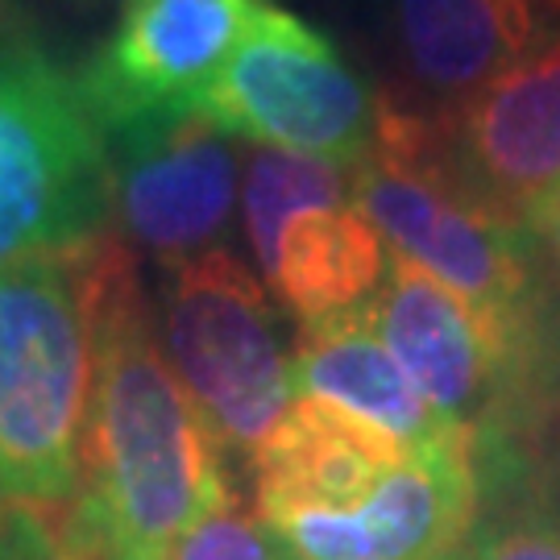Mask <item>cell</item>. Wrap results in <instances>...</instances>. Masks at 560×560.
I'll list each match as a JSON object with an SVG mask.
<instances>
[{
    "label": "cell",
    "instance_id": "2e32d148",
    "mask_svg": "<svg viewBox=\"0 0 560 560\" xmlns=\"http://www.w3.org/2000/svg\"><path fill=\"white\" fill-rule=\"evenodd\" d=\"M460 560H560V515L520 506L481 520Z\"/></svg>",
    "mask_w": 560,
    "mask_h": 560
},
{
    "label": "cell",
    "instance_id": "8992f818",
    "mask_svg": "<svg viewBox=\"0 0 560 560\" xmlns=\"http://www.w3.org/2000/svg\"><path fill=\"white\" fill-rule=\"evenodd\" d=\"M241 233L266 291L300 328L370 307L390 249L353 203V171L254 145L241 166Z\"/></svg>",
    "mask_w": 560,
    "mask_h": 560
},
{
    "label": "cell",
    "instance_id": "d6986e66",
    "mask_svg": "<svg viewBox=\"0 0 560 560\" xmlns=\"http://www.w3.org/2000/svg\"><path fill=\"white\" fill-rule=\"evenodd\" d=\"M548 4V13H560V0H544Z\"/></svg>",
    "mask_w": 560,
    "mask_h": 560
},
{
    "label": "cell",
    "instance_id": "4fadbf2b",
    "mask_svg": "<svg viewBox=\"0 0 560 560\" xmlns=\"http://www.w3.org/2000/svg\"><path fill=\"white\" fill-rule=\"evenodd\" d=\"M390 18L402 62L436 117L548 42L544 0H390Z\"/></svg>",
    "mask_w": 560,
    "mask_h": 560
},
{
    "label": "cell",
    "instance_id": "9a60e30c",
    "mask_svg": "<svg viewBox=\"0 0 560 560\" xmlns=\"http://www.w3.org/2000/svg\"><path fill=\"white\" fill-rule=\"evenodd\" d=\"M166 560H291V552L258 511H245L233 499L191 527Z\"/></svg>",
    "mask_w": 560,
    "mask_h": 560
},
{
    "label": "cell",
    "instance_id": "6da1fadb",
    "mask_svg": "<svg viewBox=\"0 0 560 560\" xmlns=\"http://www.w3.org/2000/svg\"><path fill=\"white\" fill-rule=\"evenodd\" d=\"M224 444L162 353L133 254L104 233L96 370L67 540L80 560H166L233 502Z\"/></svg>",
    "mask_w": 560,
    "mask_h": 560
},
{
    "label": "cell",
    "instance_id": "5b68a950",
    "mask_svg": "<svg viewBox=\"0 0 560 560\" xmlns=\"http://www.w3.org/2000/svg\"><path fill=\"white\" fill-rule=\"evenodd\" d=\"M159 340L224 453L254 457L295 399V345L258 270L229 245L166 266Z\"/></svg>",
    "mask_w": 560,
    "mask_h": 560
},
{
    "label": "cell",
    "instance_id": "7c38bea8",
    "mask_svg": "<svg viewBox=\"0 0 560 560\" xmlns=\"http://www.w3.org/2000/svg\"><path fill=\"white\" fill-rule=\"evenodd\" d=\"M411 448L340 407L295 395L279 428L249 457L261 520L287 511H345L361 502Z\"/></svg>",
    "mask_w": 560,
    "mask_h": 560
},
{
    "label": "cell",
    "instance_id": "30bf717a",
    "mask_svg": "<svg viewBox=\"0 0 560 560\" xmlns=\"http://www.w3.org/2000/svg\"><path fill=\"white\" fill-rule=\"evenodd\" d=\"M474 444L423 448L345 511L266 520L291 560H460L481 523Z\"/></svg>",
    "mask_w": 560,
    "mask_h": 560
},
{
    "label": "cell",
    "instance_id": "5bb4252c",
    "mask_svg": "<svg viewBox=\"0 0 560 560\" xmlns=\"http://www.w3.org/2000/svg\"><path fill=\"white\" fill-rule=\"evenodd\" d=\"M295 395L340 407L345 416L378 428L382 436L399 441L411 453L469 441L407 378V370L386 349L365 307L300 328Z\"/></svg>",
    "mask_w": 560,
    "mask_h": 560
},
{
    "label": "cell",
    "instance_id": "8fae6325",
    "mask_svg": "<svg viewBox=\"0 0 560 560\" xmlns=\"http://www.w3.org/2000/svg\"><path fill=\"white\" fill-rule=\"evenodd\" d=\"M465 179L527 229L560 196V34L444 113Z\"/></svg>",
    "mask_w": 560,
    "mask_h": 560
},
{
    "label": "cell",
    "instance_id": "277c9868",
    "mask_svg": "<svg viewBox=\"0 0 560 560\" xmlns=\"http://www.w3.org/2000/svg\"><path fill=\"white\" fill-rule=\"evenodd\" d=\"M108 150L75 75L0 30V266L80 249L108 233Z\"/></svg>",
    "mask_w": 560,
    "mask_h": 560
},
{
    "label": "cell",
    "instance_id": "9c48e42d",
    "mask_svg": "<svg viewBox=\"0 0 560 560\" xmlns=\"http://www.w3.org/2000/svg\"><path fill=\"white\" fill-rule=\"evenodd\" d=\"M275 0H129L113 34L75 75L101 133L196 113Z\"/></svg>",
    "mask_w": 560,
    "mask_h": 560
},
{
    "label": "cell",
    "instance_id": "ac0fdd59",
    "mask_svg": "<svg viewBox=\"0 0 560 560\" xmlns=\"http://www.w3.org/2000/svg\"><path fill=\"white\" fill-rule=\"evenodd\" d=\"M527 233L536 237V245L548 254V261L557 266V275H560V196L544 203L540 212H536V221L527 224Z\"/></svg>",
    "mask_w": 560,
    "mask_h": 560
},
{
    "label": "cell",
    "instance_id": "ba28073f",
    "mask_svg": "<svg viewBox=\"0 0 560 560\" xmlns=\"http://www.w3.org/2000/svg\"><path fill=\"white\" fill-rule=\"evenodd\" d=\"M108 150L120 237L166 266L221 249L241 203L233 138L200 113L120 125L101 133Z\"/></svg>",
    "mask_w": 560,
    "mask_h": 560
},
{
    "label": "cell",
    "instance_id": "e0dca14e",
    "mask_svg": "<svg viewBox=\"0 0 560 560\" xmlns=\"http://www.w3.org/2000/svg\"><path fill=\"white\" fill-rule=\"evenodd\" d=\"M0 560H80L59 523L42 506L0 499Z\"/></svg>",
    "mask_w": 560,
    "mask_h": 560
},
{
    "label": "cell",
    "instance_id": "7a4b0ae2",
    "mask_svg": "<svg viewBox=\"0 0 560 560\" xmlns=\"http://www.w3.org/2000/svg\"><path fill=\"white\" fill-rule=\"evenodd\" d=\"M353 203L395 258L511 337L544 340L540 245L465 179L436 113L382 96L374 145L353 166Z\"/></svg>",
    "mask_w": 560,
    "mask_h": 560
},
{
    "label": "cell",
    "instance_id": "3957f363",
    "mask_svg": "<svg viewBox=\"0 0 560 560\" xmlns=\"http://www.w3.org/2000/svg\"><path fill=\"white\" fill-rule=\"evenodd\" d=\"M101 241L0 266V499L71 506L96 370Z\"/></svg>",
    "mask_w": 560,
    "mask_h": 560
},
{
    "label": "cell",
    "instance_id": "52a82bcc",
    "mask_svg": "<svg viewBox=\"0 0 560 560\" xmlns=\"http://www.w3.org/2000/svg\"><path fill=\"white\" fill-rule=\"evenodd\" d=\"M378 101L337 42L270 4L196 113L229 138L353 171L378 133Z\"/></svg>",
    "mask_w": 560,
    "mask_h": 560
},
{
    "label": "cell",
    "instance_id": "ffe728a7",
    "mask_svg": "<svg viewBox=\"0 0 560 560\" xmlns=\"http://www.w3.org/2000/svg\"><path fill=\"white\" fill-rule=\"evenodd\" d=\"M4 4H9V0H0V13H4Z\"/></svg>",
    "mask_w": 560,
    "mask_h": 560
}]
</instances>
